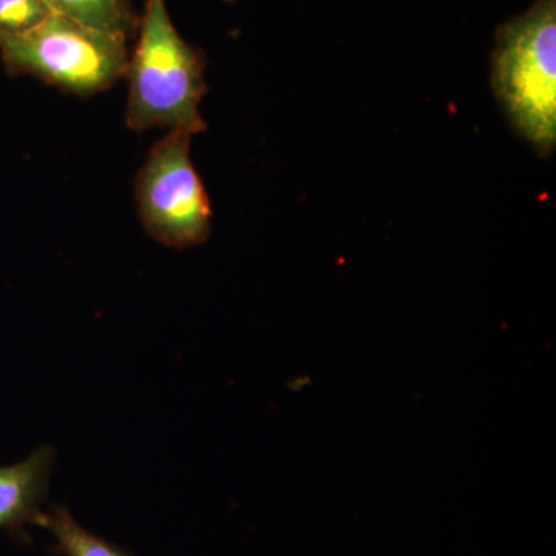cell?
<instances>
[{
	"label": "cell",
	"instance_id": "obj_8",
	"mask_svg": "<svg viewBox=\"0 0 556 556\" xmlns=\"http://www.w3.org/2000/svg\"><path fill=\"white\" fill-rule=\"evenodd\" d=\"M50 13L43 0H0V38L31 30Z\"/></svg>",
	"mask_w": 556,
	"mask_h": 556
},
{
	"label": "cell",
	"instance_id": "obj_4",
	"mask_svg": "<svg viewBox=\"0 0 556 556\" xmlns=\"http://www.w3.org/2000/svg\"><path fill=\"white\" fill-rule=\"evenodd\" d=\"M190 139L188 131L170 130L152 149L138 177L142 226L170 248L197 247L211 236V203L190 160Z\"/></svg>",
	"mask_w": 556,
	"mask_h": 556
},
{
	"label": "cell",
	"instance_id": "obj_3",
	"mask_svg": "<svg viewBox=\"0 0 556 556\" xmlns=\"http://www.w3.org/2000/svg\"><path fill=\"white\" fill-rule=\"evenodd\" d=\"M11 73H27L78 94L108 89L127 70L126 33L50 13L31 30L0 38Z\"/></svg>",
	"mask_w": 556,
	"mask_h": 556
},
{
	"label": "cell",
	"instance_id": "obj_2",
	"mask_svg": "<svg viewBox=\"0 0 556 556\" xmlns=\"http://www.w3.org/2000/svg\"><path fill=\"white\" fill-rule=\"evenodd\" d=\"M492 84L508 118L543 156L556 142V0H536L501 25Z\"/></svg>",
	"mask_w": 556,
	"mask_h": 556
},
{
	"label": "cell",
	"instance_id": "obj_7",
	"mask_svg": "<svg viewBox=\"0 0 556 556\" xmlns=\"http://www.w3.org/2000/svg\"><path fill=\"white\" fill-rule=\"evenodd\" d=\"M54 13L75 17L102 30L127 33L131 24L129 0H43Z\"/></svg>",
	"mask_w": 556,
	"mask_h": 556
},
{
	"label": "cell",
	"instance_id": "obj_6",
	"mask_svg": "<svg viewBox=\"0 0 556 556\" xmlns=\"http://www.w3.org/2000/svg\"><path fill=\"white\" fill-rule=\"evenodd\" d=\"M36 526L49 530L54 538V552L61 556H134L80 526L64 507L42 514Z\"/></svg>",
	"mask_w": 556,
	"mask_h": 556
},
{
	"label": "cell",
	"instance_id": "obj_5",
	"mask_svg": "<svg viewBox=\"0 0 556 556\" xmlns=\"http://www.w3.org/2000/svg\"><path fill=\"white\" fill-rule=\"evenodd\" d=\"M54 450L43 445L14 466L0 467V530L24 535V527L38 525L49 495Z\"/></svg>",
	"mask_w": 556,
	"mask_h": 556
},
{
	"label": "cell",
	"instance_id": "obj_1",
	"mask_svg": "<svg viewBox=\"0 0 556 556\" xmlns=\"http://www.w3.org/2000/svg\"><path fill=\"white\" fill-rule=\"evenodd\" d=\"M203 60L172 24L166 0H148L139 40L127 64L130 93L127 126L169 127L190 135L206 130L200 102L206 93Z\"/></svg>",
	"mask_w": 556,
	"mask_h": 556
}]
</instances>
